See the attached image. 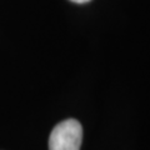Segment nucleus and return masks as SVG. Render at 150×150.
I'll list each match as a JSON object with an SVG mask.
<instances>
[{"label": "nucleus", "mask_w": 150, "mask_h": 150, "mask_svg": "<svg viewBox=\"0 0 150 150\" xmlns=\"http://www.w3.org/2000/svg\"><path fill=\"white\" fill-rule=\"evenodd\" d=\"M83 126L75 119H67L53 129L49 138V150H80Z\"/></svg>", "instance_id": "nucleus-1"}, {"label": "nucleus", "mask_w": 150, "mask_h": 150, "mask_svg": "<svg viewBox=\"0 0 150 150\" xmlns=\"http://www.w3.org/2000/svg\"><path fill=\"white\" fill-rule=\"evenodd\" d=\"M70 1H74L76 4H84V3H89L90 0H70Z\"/></svg>", "instance_id": "nucleus-2"}]
</instances>
